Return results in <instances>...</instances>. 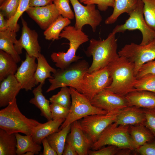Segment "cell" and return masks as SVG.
<instances>
[{
  "mask_svg": "<svg viewBox=\"0 0 155 155\" xmlns=\"http://www.w3.org/2000/svg\"><path fill=\"white\" fill-rule=\"evenodd\" d=\"M115 34L112 32L104 40L91 39L85 51L86 56H92V61L88 72L91 73L107 66L119 56L117 52Z\"/></svg>",
  "mask_w": 155,
  "mask_h": 155,
  "instance_id": "obj_1",
  "label": "cell"
},
{
  "mask_svg": "<svg viewBox=\"0 0 155 155\" xmlns=\"http://www.w3.org/2000/svg\"><path fill=\"white\" fill-rule=\"evenodd\" d=\"M107 66L112 81L105 90L123 96L135 90L134 85L137 79L132 62L119 56Z\"/></svg>",
  "mask_w": 155,
  "mask_h": 155,
  "instance_id": "obj_2",
  "label": "cell"
},
{
  "mask_svg": "<svg viewBox=\"0 0 155 155\" xmlns=\"http://www.w3.org/2000/svg\"><path fill=\"white\" fill-rule=\"evenodd\" d=\"M40 123L35 120L28 118L21 113L16 98L0 111V128L9 134L22 133L31 135Z\"/></svg>",
  "mask_w": 155,
  "mask_h": 155,
  "instance_id": "obj_3",
  "label": "cell"
},
{
  "mask_svg": "<svg viewBox=\"0 0 155 155\" xmlns=\"http://www.w3.org/2000/svg\"><path fill=\"white\" fill-rule=\"evenodd\" d=\"M61 38L66 39L69 41V47L66 52H53L51 58L55 63L56 66L61 69H65L72 63L82 59L77 56L76 52L80 46L88 42V36L82 30L76 29L74 26H68L62 30L60 34Z\"/></svg>",
  "mask_w": 155,
  "mask_h": 155,
  "instance_id": "obj_4",
  "label": "cell"
},
{
  "mask_svg": "<svg viewBox=\"0 0 155 155\" xmlns=\"http://www.w3.org/2000/svg\"><path fill=\"white\" fill-rule=\"evenodd\" d=\"M89 67L86 60L80 59L65 69L59 68L52 74L53 78L48 79L51 85L46 92L65 86L74 88L88 72Z\"/></svg>",
  "mask_w": 155,
  "mask_h": 155,
  "instance_id": "obj_5",
  "label": "cell"
},
{
  "mask_svg": "<svg viewBox=\"0 0 155 155\" xmlns=\"http://www.w3.org/2000/svg\"><path fill=\"white\" fill-rule=\"evenodd\" d=\"M129 125H117L114 122L109 125L92 144V150L99 149L106 145H113L120 149L133 150L135 148L129 132Z\"/></svg>",
  "mask_w": 155,
  "mask_h": 155,
  "instance_id": "obj_6",
  "label": "cell"
},
{
  "mask_svg": "<svg viewBox=\"0 0 155 155\" xmlns=\"http://www.w3.org/2000/svg\"><path fill=\"white\" fill-rule=\"evenodd\" d=\"M112 80L108 66L97 71L87 72L73 88L90 100L111 84Z\"/></svg>",
  "mask_w": 155,
  "mask_h": 155,
  "instance_id": "obj_7",
  "label": "cell"
},
{
  "mask_svg": "<svg viewBox=\"0 0 155 155\" xmlns=\"http://www.w3.org/2000/svg\"><path fill=\"white\" fill-rule=\"evenodd\" d=\"M144 3L138 0L134 9L129 14V17L125 23L116 26L112 32L116 34L123 33L126 30H139L142 35V40L140 44H146L155 38V30L152 29L147 24L144 19L143 9Z\"/></svg>",
  "mask_w": 155,
  "mask_h": 155,
  "instance_id": "obj_8",
  "label": "cell"
},
{
  "mask_svg": "<svg viewBox=\"0 0 155 155\" xmlns=\"http://www.w3.org/2000/svg\"><path fill=\"white\" fill-rule=\"evenodd\" d=\"M71 103L67 118L59 128V130L74 121L93 114H106V111L93 106L90 101L75 89L69 87Z\"/></svg>",
  "mask_w": 155,
  "mask_h": 155,
  "instance_id": "obj_9",
  "label": "cell"
},
{
  "mask_svg": "<svg viewBox=\"0 0 155 155\" xmlns=\"http://www.w3.org/2000/svg\"><path fill=\"white\" fill-rule=\"evenodd\" d=\"M118 53L120 57H125L133 64L136 76L143 65L155 59V38L145 45L133 42L126 44Z\"/></svg>",
  "mask_w": 155,
  "mask_h": 155,
  "instance_id": "obj_10",
  "label": "cell"
},
{
  "mask_svg": "<svg viewBox=\"0 0 155 155\" xmlns=\"http://www.w3.org/2000/svg\"><path fill=\"white\" fill-rule=\"evenodd\" d=\"M120 111L89 115L78 120L81 129L93 144L104 130L115 122Z\"/></svg>",
  "mask_w": 155,
  "mask_h": 155,
  "instance_id": "obj_11",
  "label": "cell"
},
{
  "mask_svg": "<svg viewBox=\"0 0 155 155\" xmlns=\"http://www.w3.org/2000/svg\"><path fill=\"white\" fill-rule=\"evenodd\" d=\"M74 12L75 22L74 27L77 30H82L83 26L88 25L95 32L97 27L101 23L102 17L94 4L82 5L78 0H70Z\"/></svg>",
  "mask_w": 155,
  "mask_h": 155,
  "instance_id": "obj_12",
  "label": "cell"
},
{
  "mask_svg": "<svg viewBox=\"0 0 155 155\" xmlns=\"http://www.w3.org/2000/svg\"><path fill=\"white\" fill-rule=\"evenodd\" d=\"M94 106L108 113L120 111L130 106L125 96L104 90L90 100Z\"/></svg>",
  "mask_w": 155,
  "mask_h": 155,
  "instance_id": "obj_13",
  "label": "cell"
},
{
  "mask_svg": "<svg viewBox=\"0 0 155 155\" xmlns=\"http://www.w3.org/2000/svg\"><path fill=\"white\" fill-rule=\"evenodd\" d=\"M22 28L20 39L14 44L15 50L20 55L24 49L30 56L36 58L40 53L41 48L38 41V34L34 30L30 28L24 19L21 18Z\"/></svg>",
  "mask_w": 155,
  "mask_h": 155,
  "instance_id": "obj_14",
  "label": "cell"
},
{
  "mask_svg": "<svg viewBox=\"0 0 155 155\" xmlns=\"http://www.w3.org/2000/svg\"><path fill=\"white\" fill-rule=\"evenodd\" d=\"M36 58L30 56L27 53L25 60L21 64L14 74L16 78L20 84L22 89L27 91L32 90L36 85L35 74L37 66Z\"/></svg>",
  "mask_w": 155,
  "mask_h": 155,
  "instance_id": "obj_15",
  "label": "cell"
},
{
  "mask_svg": "<svg viewBox=\"0 0 155 155\" xmlns=\"http://www.w3.org/2000/svg\"><path fill=\"white\" fill-rule=\"evenodd\" d=\"M26 12L44 30L60 15L53 3L44 6L29 7Z\"/></svg>",
  "mask_w": 155,
  "mask_h": 155,
  "instance_id": "obj_16",
  "label": "cell"
},
{
  "mask_svg": "<svg viewBox=\"0 0 155 155\" xmlns=\"http://www.w3.org/2000/svg\"><path fill=\"white\" fill-rule=\"evenodd\" d=\"M67 137L75 149L78 155H87L93 143L81 128L78 121L71 124Z\"/></svg>",
  "mask_w": 155,
  "mask_h": 155,
  "instance_id": "obj_17",
  "label": "cell"
},
{
  "mask_svg": "<svg viewBox=\"0 0 155 155\" xmlns=\"http://www.w3.org/2000/svg\"><path fill=\"white\" fill-rule=\"evenodd\" d=\"M0 107L7 106L16 98L21 86L14 75H10L0 82Z\"/></svg>",
  "mask_w": 155,
  "mask_h": 155,
  "instance_id": "obj_18",
  "label": "cell"
},
{
  "mask_svg": "<svg viewBox=\"0 0 155 155\" xmlns=\"http://www.w3.org/2000/svg\"><path fill=\"white\" fill-rule=\"evenodd\" d=\"M145 120L143 108L130 106L119 113L114 122L118 125H135L144 124Z\"/></svg>",
  "mask_w": 155,
  "mask_h": 155,
  "instance_id": "obj_19",
  "label": "cell"
},
{
  "mask_svg": "<svg viewBox=\"0 0 155 155\" xmlns=\"http://www.w3.org/2000/svg\"><path fill=\"white\" fill-rule=\"evenodd\" d=\"M130 106L143 108H155V94L146 91L134 90L125 96Z\"/></svg>",
  "mask_w": 155,
  "mask_h": 155,
  "instance_id": "obj_20",
  "label": "cell"
},
{
  "mask_svg": "<svg viewBox=\"0 0 155 155\" xmlns=\"http://www.w3.org/2000/svg\"><path fill=\"white\" fill-rule=\"evenodd\" d=\"M65 119H52L45 123H41L35 128L31 135L33 140L35 142L40 144L43 139L58 131Z\"/></svg>",
  "mask_w": 155,
  "mask_h": 155,
  "instance_id": "obj_21",
  "label": "cell"
},
{
  "mask_svg": "<svg viewBox=\"0 0 155 155\" xmlns=\"http://www.w3.org/2000/svg\"><path fill=\"white\" fill-rule=\"evenodd\" d=\"M16 33L10 29L0 31V50L9 55L18 63L20 61L21 59L14 46L17 40Z\"/></svg>",
  "mask_w": 155,
  "mask_h": 155,
  "instance_id": "obj_22",
  "label": "cell"
},
{
  "mask_svg": "<svg viewBox=\"0 0 155 155\" xmlns=\"http://www.w3.org/2000/svg\"><path fill=\"white\" fill-rule=\"evenodd\" d=\"M129 132L135 149L151 141L155 137L144 124L129 125Z\"/></svg>",
  "mask_w": 155,
  "mask_h": 155,
  "instance_id": "obj_23",
  "label": "cell"
},
{
  "mask_svg": "<svg viewBox=\"0 0 155 155\" xmlns=\"http://www.w3.org/2000/svg\"><path fill=\"white\" fill-rule=\"evenodd\" d=\"M43 85L40 84L32 91L34 97L29 101V102L34 104L39 109L41 115L45 117L47 121L52 119L50 108V101L47 99L42 93Z\"/></svg>",
  "mask_w": 155,
  "mask_h": 155,
  "instance_id": "obj_24",
  "label": "cell"
},
{
  "mask_svg": "<svg viewBox=\"0 0 155 155\" xmlns=\"http://www.w3.org/2000/svg\"><path fill=\"white\" fill-rule=\"evenodd\" d=\"M15 134L17 141V155H23L28 152H31L37 155L41 152V146L34 141L31 135H22L19 133Z\"/></svg>",
  "mask_w": 155,
  "mask_h": 155,
  "instance_id": "obj_25",
  "label": "cell"
},
{
  "mask_svg": "<svg viewBox=\"0 0 155 155\" xmlns=\"http://www.w3.org/2000/svg\"><path fill=\"white\" fill-rule=\"evenodd\" d=\"M71 127V124L67 125L58 131L46 137L49 144L57 152V155L62 154Z\"/></svg>",
  "mask_w": 155,
  "mask_h": 155,
  "instance_id": "obj_26",
  "label": "cell"
},
{
  "mask_svg": "<svg viewBox=\"0 0 155 155\" xmlns=\"http://www.w3.org/2000/svg\"><path fill=\"white\" fill-rule=\"evenodd\" d=\"M138 0H115L113 11L112 14L105 21L106 24L115 23L122 14H129L135 8Z\"/></svg>",
  "mask_w": 155,
  "mask_h": 155,
  "instance_id": "obj_27",
  "label": "cell"
},
{
  "mask_svg": "<svg viewBox=\"0 0 155 155\" xmlns=\"http://www.w3.org/2000/svg\"><path fill=\"white\" fill-rule=\"evenodd\" d=\"M36 59L37 66L35 74L36 85L40 83L43 85L46 79L53 78L51 73H55L57 70L50 65L44 55L41 53Z\"/></svg>",
  "mask_w": 155,
  "mask_h": 155,
  "instance_id": "obj_28",
  "label": "cell"
},
{
  "mask_svg": "<svg viewBox=\"0 0 155 155\" xmlns=\"http://www.w3.org/2000/svg\"><path fill=\"white\" fill-rule=\"evenodd\" d=\"M17 140L15 133L0 129V155H16Z\"/></svg>",
  "mask_w": 155,
  "mask_h": 155,
  "instance_id": "obj_29",
  "label": "cell"
},
{
  "mask_svg": "<svg viewBox=\"0 0 155 155\" xmlns=\"http://www.w3.org/2000/svg\"><path fill=\"white\" fill-rule=\"evenodd\" d=\"M17 63L9 54L0 50V81L10 75H14L18 69Z\"/></svg>",
  "mask_w": 155,
  "mask_h": 155,
  "instance_id": "obj_30",
  "label": "cell"
},
{
  "mask_svg": "<svg viewBox=\"0 0 155 155\" xmlns=\"http://www.w3.org/2000/svg\"><path fill=\"white\" fill-rule=\"evenodd\" d=\"M71 23L70 20L59 16L44 32L47 40H58L62 30Z\"/></svg>",
  "mask_w": 155,
  "mask_h": 155,
  "instance_id": "obj_31",
  "label": "cell"
},
{
  "mask_svg": "<svg viewBox=\"0 0 155 155\" xmlns=\"http://www.w3.org/2000/svg\"><path fill=\"white\" fill-rule=\"evenodd\" d=\"M65 86L61 88L58 93L49 98L51 103H56L64 107L70 108L71 103L70 90L69 88Z\"/></svg>",
  "mask_w": 155,
  "mask_h": 155,
  "instance_id": "obj_32",
  "label": "cell"
},
{
  "mask_svg": "<svg viewBox=\"0 0 155 155\" xmlns=\"http://www.w3.org/2000/svg\"><path fill=\"white\" fill-rule=\"evenodd\" d=\"M134 88L135 90L148 91L155 94V74L146 75L137 79Z\"/></svg>",
  "mask_w": 155,
  "mask_h": 155,
  "instance_id": "obj_33",
  "label": "cell"
},
{
  "mask_svg": "<svg viewBox=\"0 0 155 155\" xmlns=\"http://www.w3.org/2000/svg\"><path fill=\"white\" fill-rule=\"evenodd\" d=\"M30 0H20L19 4L16 13L12 18L7 20L9 29L17 32L20 26L18 24V21L23 13L29 8Z\"/></svg>",
  "mask_w": 155,
  "mask_h": 155,
  "instance_id": "obj_34",
  "label": "cell"
},
{
  "mask_svg": "<svg viewBox=\"0 0 155 155\" xmlns=\"http://www.w3.org/2000/svg\"><path fill=\"white\" fill-rule=\"evenodd\" d=\"M144 3L143 13L148 26L155 30V0H141Z\"/></svg>",
  "mask_w": 155,
  "mask_h": 155,
  "instance_id": "obj_35",
  "label": "cell"
},
{
  "mask_svg": "<svg viewBox=\"0 0 155 155\" xmlns=\"http://www.w3.org/2000/svg\"><path fill=\"white\" fill-rule=\"evenodd\" d=\"M20 0H5L0 6V12L8 20L13 17L17 10Z\"/></svg>",
  "mask_w": 155,
  "mask_h": 155,
  "instance_id": "obj_36",
  "label": "cell"
},
{
  "mask_svg": "<svg viewBox=\"0 0 155 155\" xmlns=\"http://www.w3.org/2000/svg\"><path fill=\"white\" fill-rule=\"evenodd\" d=\"M70 0H54L53 3L60 14L69 20L74 18L75 15L70 6Z\"/></svg>",
  "mask_w": 155,
  "mask_h": 155,
  "instance_id": "obj_37",
  "label": "cell"
},
{
  "mask_svg": "<svg viewBox=\"0 0 155 155\" xmlns=\"http://www.w3.org/2000/svg\"><path fill=\"white\" fill-rule=\"evenodd\" d=\"M50 108L52 119H65L69 111V108L54 103L50 104Z\"/></svg>",
  "mask_w": 155,
  "mask_h": 155,
  "instance_id": "obj_38",
  "label": "cell"
},
{
  "mask_svg": "<svg viewBox=\"0 0 155 155\" xmlns=\"http://www.w3.org/2000/svg\"><path fill=\"white\" fill-rule=\"evenodd\" d=\"M143 109L146 119L144 124L155 136V108Z\"/></svg>",
  "mask_w": 155,
  "mask_h": 155,
  "instance_id": "obj_39",
  "label": "cell"
},
{
  "mask_svg": "<svg viewBox=\"0 0 155 155\" xmlns=\"http://www.w3.org/2000/svg\"><path fill=\"white\" fill-rule=\"evenodd\" d=\"M107 147L102 148L96 150H89V155H118L121 149L113 145H109Z\"/></svg>",
  "mask_w": 155,
  "mask_h": 155,
  "instance_id": "obj_40",
  "label": "cell"
},
{
  "mask_svg": "<svg viewBox=\"0 0 155 155\" xmlns=\"http://www.w3.org/2000/svg\"><path fill=\"white\" fill-rule=\"evenodd\" d=\"M155 74V59L143 65L136 75L137 79L148 74Z\"/></svg>",
  "mask_w": 155,
  "mask_h": 155,
  "instance_id": "obj_41",
  "label": "cell"
},
{
  "mask_svg": "<svg viewBox=\"0 0 155 155\" xmlns=\"http://www.w3.org/2000/svg\"><path fill=\"white\" fill-rule=\"evenodd\" d=\"M115 0H86L83 2L85 5L96 4L98 9L102 11H106L109 7H114Z\"/></svg>",
  "mask_w": 155,
  "mask_h": 155,
  "instance_id": "obj_42",
  "label": "cell"
},
{
  "mask_svg": "<svg viewBox=\"0 0 155 155\" xmlns=\"http://www.w3.org/2000/svg\"><path fill=\"white\" fill-rule=\"evenodd\" d=\"M142 155H155V136L151 141L136 149Z\"/></svg>",
  "mask_w": 155,
  "mask_h": 155,
  "instance_id": "obj_43",
  "label": "cell"
},
{
  "mask_svg": "<svg viewBox=\"0 0 155 155\" xmlns=\"http://www.w3.org/2000/svg\"><path fill=\"white\" fill-rule=\"evenodd\" d=\"M62 154L63 155H78L75 149L67 137Z\"/></svg>",
  "mask_w": 155,
  "mask_h": 155,
  "instance_id": "obj_44",
  "label": "cell"
},
{
  "mask_svg": "<svg viewBox=\"0 0 155 155\" xmlns=\"http://www.w3.org/2000/svg\"><path fill=\"white\" fill-rule=\"evenodd\" d=\"M42 143L43 147V150L42 155H57V152L49 144L46 137L42 140Z\"/></svg>",
  "mask_w": 155,
  "mask_h": 155,
  "instance_id": "obj_45",
  "label": "cell"
},
{
  "mask_svg": "<svg viewBox=\"0 0 155 155\" xmlns=\"http://www.w3.org/2000/svg\"><path fill=\"white\" fill-rule=\"evenodd\" d=\"M54 0H30V7H42L53 3Z\"/></svg>",
  "mask_w": 155,
  "mask_h": 155,
  "instance_id": "obj_46",
  "label": "cell"
},
{
  "mask_svg": "<svg viewBox=\"0 0 155 155\" xmlns=\"http://www.w3.org/2000/svg\"><path fill=\"white\" fill-rule=\"evenodd\" d=\"M3 14L0 12V31H5L9 29L7 20H6Z\"/></svg>",
  "mask_w": 155,
  "mask_h": 155,
  "instance_id": "obj_47",
  "label": "cell"
},
{
  "mask_svg": "<svg viewBox=\"0 0 155 155\" xmlns=\"http://www.w3.org/2000/svg\"><path fill=\"white\" fill-rule=\"evenodd\" d=\"M34 154L31 152H28L25 153L23 155H34Z\"/></svg>",
  "mask_w": 155,
  "mask_h": 155,
  "instance_id": "obj_48",
  "label": "cell"
},
{
  "mask_svg": "<svg viewBox=\"0 0 155 155\" xmlns=\"http://www.w3.org/2000/svg\"><path fill=\"white\" fill-rule=\"evenodd\" d=\"M5 0H0V5H1Z\"/></svg>",
  "mask_w": 155,
  "mask_h": 155,
  "instance_id": "obj_49",
  "label": "cell"
},
{
  "mask_svg": "<svg viewBox=\"0 0 155 155\" xmlns=\"http://www.w3.org/2000/svg\"><path fill=\"white\" fill-rule=\"evenodd\" d=\"M86 0H79L80 3H83Z\"/></svg>",
  "mask_w": 155,
  "mask_h": 155,
  "instance_id": "obj_50",
  "label": "cell"
}]
</instances>
